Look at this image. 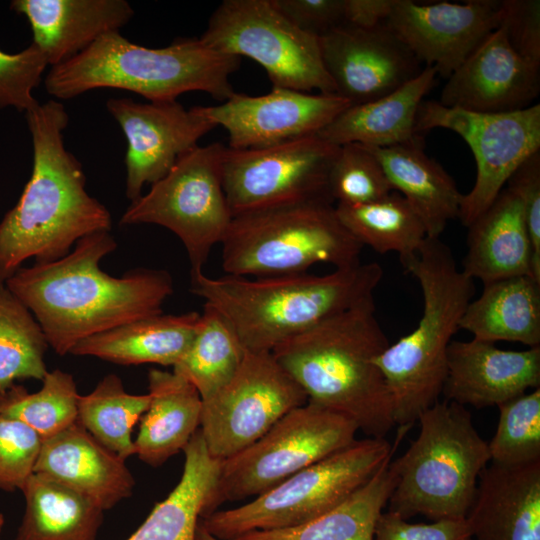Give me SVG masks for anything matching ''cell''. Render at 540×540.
<instances>
[{
    "mask_svg": "<svg viewBox=\"0 0 540 540\" xmlns=\"http://www.w3.org/2000/svg\"><path fill=\"white\" fill-rule=\"evenodd\" d=\"M201 314L195 311L138 319L78 342L70 354L121 365L174 366L190 346Z\"/></svg>",
    "mask_w": 540,
    "mask_h": 540,
    "instance_id": "f1b7e54d",
    "label": "cell"
},
{
    "mask_svg": "<svg viewBox=\"0 0 540 540\" xmlns=\"http://www.w3.org/2000/svg\"><path fill=\"white\" fill-rule=\"evenodd\" d=\"M34 472L71 488L103 511L133 493L125 460L96 440L78 420L43 441Z\"/></svg>",
    "mask_w": 540,
    "mask_h": 540,
    "instance_id": "7402d4cb",
    "label": "cell"
},
{
    "mask_svg": "<svg viewBox=\"0 0 540 540\" xmlns=\"http://www.w3.org/2000/svg\"><path fill=\"white\" fill-rule=\"evenodd\" d=\"M45 335L30 310L0 281V393L18 380L48 373Z\"/></svg>",
    "mask_w": 540,
    "mask_h": 540,
    "instance_id": "8d00e7d4",
    "label": "cell"
},
{
    "mask_svg": "<svg viewBox=\"0 0 540 540\" xmlns=\"http://www.w3.org/2000/svg\"><path fill=\"white\" fill-rule=\"evenodd\" d=\"M300 30L321 37L346 24L345 0H272Z\"/></svg>",
    "mask_w": 540,
    "mask_h": 540,
    "instance_id": "bcb514c9",
    "label": "cell"
},
{
    "mask_svg": "<svg viewBox=\"0 0 540 540\" xmlns=\"http://www.w3.org/2000/svg\"><path fill=\"white\" fill-rule=\"evenodd\" d=\"M4 523H5L4 515L2 513H0V534L2 532Z\"/></svg>",
    "mask_w": 540,
    "mask_h": 540,
    "instance_id": "681fc988",
    "label": "cell"
},
{
    "mask_svg": "<svg viewBox=\"0 0 540 540\" xmlns=\"http://www.w3.org/2000/svg\"><path fill=\"white\" fill-rule=\"evenodd\" d=\"M183 452L185 461L179 482L126 540H196L222 460L209 454L200 430Z\"/></svg>",
    "mask_w": 540,
    "mask_h": 540,
    "instance_id": "4dcf8cb0",
    "label": "cell"
},
{
    "mask_svg": "<svg viewBox=\"0 0 540 540\" xmlns=\"http://www.w3.org/2000/svg\"><path fill=\"white\" fill-rule=\"evenodd\" d=\"M319 44L336 93L351 105L383 97L423 69L385 24L373 28L343 24L319 37Z\"/></svg>",
    "mask_w": 540,
    "mask_h": 540,
    "instance_id": "d6986e66",
    "label": "cell"
},
{
    "mask_svg": "<svg viewBox=\"0 0 540 540\" xmlns=\"http://www.w3.org/2000/svg\"><path fill=\"white\" fill-rule=\"evenodd\" d=\"M220 244L227 275L253 278L306 273L319 263L355 266L363 249L326 201L234 216Z\"/></svg>",
    "mask_w": 540,
    "mask_h": 540,
    "instance_id": "ba28073f",
    "label": "cell"
},
{
    "mask_svg": "<svg viewBox=\"0 0 540 540\" xmlns=\"http://www.w3.org/2000/svg\"><path fill=\"white\" fill-rule=\"evenodd\" d=\"M225 147L216 142L184 154L148 193L131 202L120 224L170 230L183 243L191 271L203 270L233 218L222 182Z\"/></svg>",
    "mask_w": 540,
    "mask_h": 540,
    "instance_id": "8fae6325",
    "label": "cell"
},
{
    "mask_svg": "<svg viewBox=\"0 0 540 540\" xmlns=\"http://www.w3.org/2000/svg\"><path fill=\"white\" fill-rule=\"evenodd\" d=\"M467 228L468 248L461 270L469 278L483 284L520 275L534 278L523 208L513 191L505 187Z\"/></svg>",
    "mask_w": 540,
    "mask_h": 540,
    "instance_id": "d4e9b609",
    "label": "cell"
},
{
    "mask_svg": "<svg viewBox=\"0 0 540 540\" xmlns=\"http://www.w3.org/2000/svg\"><path fill=\"white\" fill-rule=\"evenodd\" d=\"M357 425L312 402L292 409L247 448L222 460L205 517L227 501L256 497L349 446Z\"/></svg>",
    "mask_w": 540,
    "mask_h": 540,
    "instance_id": "30bf717a",
    "label": "cell"
},
{
    "mask_svg": "<svg viewBox=\"0 0 540 540\" xmlns=\"http://www.w3.org/2000/svg\"><path fill=\"white\" fill-rule=\"evenodd\" d=\"M419 282L423 308L410 333L375 358L392 401L395 425L412 427L438 402L447 374V351L475 293L474 280L458 269L440 238H426L402 263Z\"/></svg>",
    "mask_w": 540,
    "mask_h": 540,
    "instance_id": "8992f818",
    "label": "cell"
},
{
    "mask_svg": "<svg viewBox=\"0 0 540 540\" xmlns=\"http://www.w3.org/2000/svg\"><path fill=\"white\" fill-rule=\"evenodd\" d=\"M79 396L73 376L55 369L34 393L16 383L1 392L0 413L25 423L44 441L77 421Z\"/></svg>",
    "mask_w": 540,
    "mask_h": 540,
    "instance_id": "74e56055",
    "label": "cell"
},
{
    "mask_svg": "<svg viewBox=\"0 0 540 540\" xmlns=\"http://www.w3.org/2000/svg\"><path fill=\"white\" fill-rule=\"evenodd\" d=\"M149 394L128 393L115 374L106 375L78 400V422L103 446L126 460L135 455L132 432L148 409Z\"/></svg>",
    "mask_w": 540,
    "mask_h": 540,
    "instance_id": "d590c367",
    "label": "cell"
},
{
    "mask_svg": "<svg viewBox=\"0 0 540 540\" xmlns=\"http://www.w3.org/2000/svg\"><path fill=\"white\" fill-rule=\"evenodd\" d=\"M47 66L45 54L34 43L13 54L0 49V109L13 107L26 113L36 107L39 102L33 90Z\"/></svg>",
    "mask_w": 540,
    "mask_h": 540,
    "instance_id": "60d3db41",
    "label": "cell"
},
{
    "mask_svg": "<svg viewBox=\"0 0 540 540\" xmlns=\"http://www.w3.org/2000/svg\"><path fill=\"white\" fill-rule=\"evenodd\" d=\"M466 516L475 540H540V461L481 472Z\"/></svg>",
    "mask_w": 540,
    "mask_h": 540,
    "instance_id": "603a6c76",
    "label": "cell"
},
{
    "mask_svg": "<svg viewBox=\"0 0 540 540\" xmlns=\"http://www.w3.org/2000/svg\"><path fill=\"white\" fill-rule=\"evenodd\" d=\"M240 62V57L211 48L199 38L148 48L114 31L51 67L44 85L58 101L98 88H114L138 94L148 102L175 101L192 91L223 102L235 92L229 78Z\"/></svg>",
    "mask_w": 540,
    "mask_h": 540,
    "instance_id": "5b68a950",
    "label": "cell"
},
{
    "mask_svg": "<svg viewBox=\"0 0 540 540\" xmlns=\"http://www.w3.org/2000/svg\"><path fill=\"white\" fill-rule=\"evenodd\" d=\"M383 277L376 262L306 273L241 277L191 271L190 290L220 312L245 350L271 352L282 342L368 299Z\"/></svg>",
    "mask_w": 540,
    "mask_h": 540,
    "instance_id": "277c9868",
    "label": "cell"
},
{
    "mask_svg": "<svg viewBox=\"0 0 540 540\" xmlns=\"http://www.w3.org/2000/svg\"><path fill=\"white\" fill-rule=\"evenodd\" d=\"M393 189L423 222L428 238H440L448 222L459 216L462 196L454 179L423 148L420 135L389 147H370Z\"/></svg>",
    "mask_w": 540,
    "mask_h": 540,
    "instance_id": "484cf974",
    "label": "cell"
},
{
    "mask_svg": "<svg viewBox=\"0 0 540 540\" xmlns=\"http://www.w3.org/2000/svg\"><path fill=\"white\" fill-rule=\"evenodd\" d=\"M43 439L25 423L0 413V489L21 490L34 473Z\"/></svg>",
    "mask_w": 540,
    "mask_h": 540,
    "instance_id": "b9f144b4",
    "label": "cell"
},
{
    "mask_svg": "<svg viewBox=\"0 0 540 540\" xmlns=\"http://www.w3.org/2000/svg\"><path fill=\"white\" fill-rule=\"evenodd\" d=\"M540 386V346L503 350L478 339L452 340L442 394L477 409L498 406Z\"/></svg>",
    "mask_w": 540,
    "mask_h": 540,
    "instance_id": "44dd1931",
    "label": "cell"
},
{
    "mask_svg": "<svg viewBox=\"0 0 540 540\" xmlns=\"http://www.w3.org/2000/svg\"><path fill=\"white\" fill-rule=\"evenodd\" d=\"M459 329L486 342L539 347L540 282L520 275L485 283L482 294L469 302Z\"/></svg>",
    "mask_w": 540,
    "mask_h": 540,
    "instance_id": "f546056e",
    "label": "cell"
},
{
    "mask_svg": "<svg viewBox=\"0 0 540 540\" xmlns=\"http://www.w3.org/2000/svg\"><path fill=\"white\" fill-rule=\"evenodd\" d=\"M505 187L521 201L532 248L533 275L540 282V151L517 167Z\"/></svg>",
    "mask_w": 540,
    "mask_h": 540,
    "instance_id": "ee69618b",
    "label": "cell"
},
{
    "mask_svg": "<svg viewBox=\"0 0 540 540\" xmlns=\"http://www.w3.org/2000/svg\"><path fill=\"white\" fill-rule=\"evenodd\" d=\"M21 491L25 511L16 540H96L103 510L87 497L36 472Z\"/></svg>",
    "mask_w": 540,
    "mask_h": 540,
    "instance_id": "d6a6232c",
    "label": "cell"
},
{
    "mask_svg": "<svg viewBox=\"0 0 540 540\" xmlns=\"http://www.w3.org/2000/svg\"><path fill=\"white\" fill-rule=\"evenodd\" d=\"M374 540H472L466 518L411 523L389 511L380 515Z\"/></svg>",
    "mask_w": 540,
    "mask_h": 540,
    "instance_id": "f6af8a7d",
    "label": "cell"
},
{
    "mask_svg": "<svg viewBox=\"0 0 540 540\" xmlns=\"http://www.w3.org/2000/svg\"><path fill=\"white\" fill-rule=\"evenodd\" d=\"M10 8L25 16L32 43L51 67L75 57L101 36L119 31L134 15L126 0H13Z\"/></svg>",
    "mask_w": 540,
    "mask_h": 540,
    "instance_id": "cb8c5ba5",
    "label": "cell"
},
{
    "mask_svg": "<svg viewBox=\"0 0 540 540\" xmlns=\"http://www.w3.org/2000/svg\"><path fill=\"white\" fill-rule=\"evenodd\" d=\"M540 92V67L520 57L499 26L447 78L441 105L480 113L525 109Z\"/></svg>",
    "mask_w": 540,
    "mask_h": 540,
    "instance_id": "ffe728a7",
    "label": "cell"
},
{
    "mask_svg": "<svg viewBox=\"0 0 540 540\" xmlns=\"http://www.w3.org/2000/svg\"><path fill=\"white\" fill-rule=\"evenodd\" d=\"M418 421V437L390 462L396 482L386 511L407 520L464 519L490 461L488 442L470 412L454 402H436Z\"/></svg>",
    "mask_w": 540,
    "mask_h": 540,
    "instance_id": "52a82bcc",
    "label": "cell"
},
{
    "mask_svg": "<svg viewBox=\"0 0 540 540\" xmlns=\"http://www.w3.org/2000/svg\"><path fill=\"white\" fill-rule=\"evenodd\" d=\"M116 248L110 231L93 233L63 257L21 267L5 281L58 355L90 336L163 313L173 293L170 273L141 268L111 276L99 264Z\"/></svg>",
    "mask_w": 540,
    "mask_h": 540,
    "instance_id": "6da1fadb",
    "label": "cell"
},
{
    "mask_svg": "<svg viewBox=\"0 0 540 540\" xmlns=\"http://www.w3.org/2000/svg\"><path fill=\"white\" fill-rule=\"evenodd\" d=\"M199 39L218 51L256 61L272 87L336 93L319 38L295 26L272 0L222 1Z\"/></svg>",
    "mask_w": 540,
    "mask_h": 540,
    "instance_id": "7c38bea8",
    "label": "cell"
},
{
    "mask_svg": "<svg viewBox=\"0 0 540 540\" xmlns=\"http://www.w3.org/2000/svg\"><path fill=\"white\" fill-rule=\"evenodd\" d=\"M150 402L134 440L135 455L160 466L183 451L200 429L202 398L196 388L175 372L150 369Z\"/></svg>",
    "mask_w": 540,
    "mask_h": 540,
    "instance_id": "83f0119b",
    "label": "cell"
},
{
    "mask_svg": "<svg viewBox=\"0 0 540 540\" xmlns=\"http://www.w3.org/2000/svg\"><path fill=\"white\" fill-rule=\"evenodd\" d=\"M201 520V519H200ZM196 540H220L210 534L199 522L197 533H196Z\"/></svg>",
    "mask_w": 540,
    "mask_h": 540,
    "instance_id": "c3c4849f",
    "label": "cell"
},
{
    "mask_svg": "<svg viewBox=\"0 0 540 540\" xmlns=\"http://www.w3.org/2000/svg\"><path fill=\"white\" fill-rule=\"evenodd\" d=\"M351 103L336 93L272 87L261 96L234 92L222 104L195 110L229 137V148L254 149L316 135Z\"/></svg>",
    "mask_w": 540,
    "mask_h": 540,
    "instance_id": "2e32d148",
    "label": "cell"
},
{
    "mask_svg": "<svg viewBox=\"0 0 540 540\" xmlns=\"http://www.w3.org/2000/svg\"><path fill=\"white\" fill-rule=\"evenodd\" d=\"M437 73L424 67L409 82L395 91L366 103L351 105L317 135L342 146L357 143L370 147H389L412 140L420 104L433 88Z\"/></svg>",
    "mask_w": 540,
    "mask_h": 540,
    "instance_id": "4316f807",
    "label": "cell"
},
{
    "mask_svg": "<svg viewBox=\"0 0 540 540\" xmlns=\"http://www.w3.org/2000/svg\"><path fill=\"white\" fill-rule=\"evenodd\" d=\"M33 146L31 176L0 221V281L24 261L57 260L83 237L110 231L109 210L86 190L81 162L66 149L69 116L51 99L25 113Z\"/></svg>",
    "mask_w": 540,
    "mask_h": 540,
    "instance_id": "7a4b0ae2",
    "label": "cell"
},
{
    "mask_svg": "<svg viewBox=\"0 0 540 540\" xmlns=\"http://www.w3.org/2000/svg\"><path fill=\"white\" fill-rule=\"evenodd\" d=\"M435 128L458 134L476 161V180L462 196L458 218L468 227L505 188L517 167L540 151V105L506 113H480L446 107L436 100L422 101L415 133Z\"/></svg>",
    "mask_w": 540,
    "mask_h": 540,
    "instance_id": "5bb4252c",
    "label": "cell"
},
{
    "mask_svg": "<svg viewBox=\"0 0 540 540\" xmlns=\"http://www.w3.org/2000/svg\"><path fill=\"white\" fill-rule=\"evenodd\" d=\"M106 108L127 140L125 154L126 197L139 198L146 184L162 179L180 157L216 126L194 107L179 102H136L109 98Z\"/></svg>",
    "mask_w": 540,
    "mask_h": 540,
    "instance_id": "e0dca14e",
    "label": "cell"
},
{
    "mask_svg": "<svg viewBox=\"0 0 540 540\" xmlns=\"http://www.w3.org/2000/svg\"><path fill=\"white\" fill-rule=\"evenodd\" d=\"M388 345L371 298L271 352L308 402L348 417L368 437L385 438L395 422L385 378L374 360Z\"/></svg>",
    "mask_w": 540,
    "mask_h": 540,
    "instance_id": "3957f363",
    "label": "cell"
},
{
    "mask_svg": "<svg viewBox=\"0 0 540 540\" xmlns=\"http://www.w3.org/2000/svg\"><path fill=\"white\" fill-rule=\"evenodd\" d=\"M328 183L336 204L369 203L393 191L379 160L367 146L357 143L339 147Z\"/></svg>",
    "mask_w": 540,
    "mask_h": 540,
    "instance_id": "ab89813d",
    "label": "cell"
},
{
    "mask_svg": "<svg viewBox=\"0 0 540 540\" xmlns=\"http://www.w3.org/2000/svg\"><path fill=\"white\" fill-rule=\"evenodd\" d=\"M410 427L400 426L394 442L367 437L302 469L241 506L214 511L201 525L220 540L255 530L308 522L342 503L366 484L397 450Z\"/></svg>",
    "mask_w": 540,
    "mask_h": 540,
    "instance_id": "9c48e42d",
    "label": "cell"
},
{
    "mask_svg": "<svg viewBox=\"0 0 540 540\" xmlns=\"http://www.w3.org/2000/svg\"><path fill=\"white\" fill-rule=\"evenodd\" d=\"M502 0L418 3L395 0L384 23L425 67L448 78L496 28Z\"/></svg>",
    "mask_w": 540,
    "mask_h": 540,
    "instance_id": "ac0fdd59",
    "label": "cell"
},
{
    "mask_svg": "<svg viewBox=\"0 0 540 540\" xmlns=\"http://www.w3.org/2000/svg\"><path fill=\"white\" fill-rule=\"evenodd\" d=\"M392 459L393 455L366 484L318 517L290 528L251 531L232 540H374L377 521L396 482Z\"/></svg>",
    "mask_w": 540,
    "mask_h": 540,
    "instance_id": "1f68e13d",
    "label": "cell"
},
{
    "mask_svg": "<svg viewBox=\"0 0 540 540\" xmlns=\"http://www.w3.org/2000/svg\"><path fill=\"white\" fill-rule=\"evenodd\" d=\"M497 407L499 420L488 443L491 463L517 467L540 461V388Z\"/></svg>",
    "mask_w": 540,
    "mask_h": 540,
    "instance_id": "f35d334b",
    "label": "cell"
},
{
    "mask_svg": "<svg viewBox=\"0 0 540 540\" xmlns=\"http://www.w3.org/2000/svg\"><path fill=\"white\" fill-rule=\"evenodd\" d=\"M202 402L200 431L206 448L225 460L304 405L307 396L272 352L246 350L232 379Z\"/></svg>",
    "mask_w": 540,
    "mask_h": 540,
    "instance_id": "9a60e30c",
    "label": "cell"
},
{
    "mask_svg": "<svg viewBox=\"0 0 540 540\" xmlns=\"http://www.w3.org/2000/svg\"><path fill=\"white\" fill-rule=\"evenodd\" d=\"M339 147L317 134L262 148L225 147L222 182L232 216L300 202L334 203L328 179Z\"/></svg>",
    "mask_w": 540,
    "mask_h": 540,
    "instance_id": "4fadbf2b",
    "label": "cell"
},
{
    "mask_svg": "<svg viewBox=\"0 0 540 540\" xmlns=\"http://www.w3.org/2000/svg\"><path fill=\"white\" fill-rule=\"evenodd\" d=\"M395 0H345L346 24L373 28L389 17Z\"/></svg>",
    "mask_w": 540,
    "mask_h": 540,
    "instance_id": "7dc6e473",
    "label": "cell"
},
{
    "mask_svg": "<svg viewBox=\"0 0 540 540\" xmlns=\"http://www.w3.org/2000/svg\"><path fill=\"white\" fill-rule=\"evenodd\" d=\"M245 351L225 317L204 303L196 335L173 372L189 381L205 400L232 379Z\"/></svg>",
    "mask_w": 540,
    "mask_h": 540,
    "instance_id": "e575fe53",
    "label": "cell"
},
{
    "mask_svg": "<svg viewBox=\"0 0 540 540\" xmlns=\"http://www.w3.org/2000/svg\"><path fill=\"white\" fill-rule=\"evenodd\" d=\"M336 213L349 233L379 254L395 252L407 260L427 238L423 222L398 192L364 204H336Z\"/></svg>",
    "mask_w": 540,
    "mask_h": 540,
    "instance_id": "836d02e7",
    "label": "cell"
},
{
    "mask_svg": "<svg viewBox=\"0 0 540 540\" xmlns=\"http://www.w3.org/2000/svg\"><path fill=\"white\" fill-rule=\"evenodd\" d=\"M499 26L513 50L528 63L540 67V1L502 0Z\"/></svg>",
    "mask_w": 540,
    "mask_h": 540,
    "instance_id": "7bdbcfd3",
    "label": "cell"
}]
</instances>
